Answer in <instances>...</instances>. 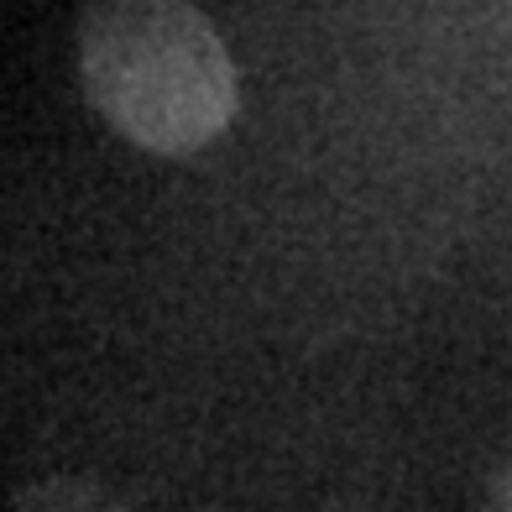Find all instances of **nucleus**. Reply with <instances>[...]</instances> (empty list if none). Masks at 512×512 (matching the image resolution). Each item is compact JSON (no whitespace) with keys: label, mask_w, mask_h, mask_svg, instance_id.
<instances>
[{"label":"nucleus","mask_w":512,"mask_h":512,"mask_svg":"<svg viewBox=\"0 0 512 512\" xmlns=\"http://www.w3.org/2000/svg\"><path fill=\"white\" fill-rule=\"evenodd\" d=\"M486 512H512V465L497 476V486H492V502H486Z\"/></svg>","instance_id":"nucleus-3"},{"label":"nucleus","mask_w":512,"mask_h":512,"mask_svg":"<svg viewBox=\"0 0 512 512\" xmlns=\"http://www.w3.org/2000/svg\"><path fill=\"white\" fill-rule=\"evenodd\" d=\"M74 63L89 110L157 157L209 147L241 110L236 58L194 0H84Z\"/></svg>","instance_id":"nucleus-1"},{"label":"nucleus","mask_w":512,"mask_h":512,"mask_svg":"<svg viewBox=\"0 0 512 512\" xmlns=\"http://www.w3.org/2000/svg\"><path fill=\"white\" fill-rule=\"evenodd\" d=\"M11 512H131V507L89 476H42L11 497Z\"/></svg>","instance_id":"nucleus-2"}]
</instances>
